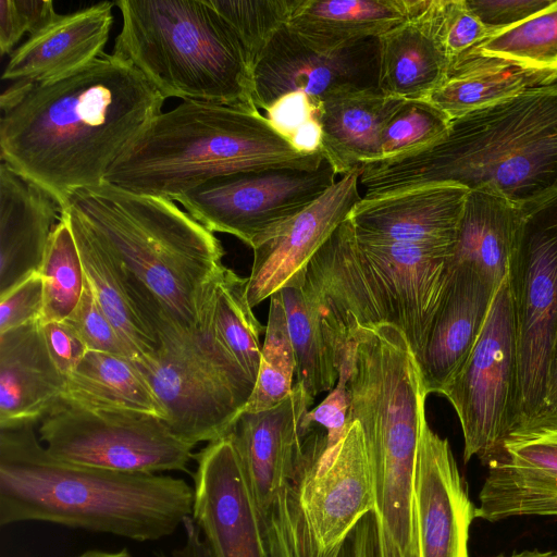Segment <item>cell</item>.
<instances>
[{"instance_id":"obj_1","label":"cell","mask_w":557,"mask_h":557,"mask_svg":"<svg viewBox=\"0 0 557 557\" xmlns=\"http://www.w3.org/2000/svg\"><path fill=\"white\" fill-rule=\"evenodd\" d=\"M164 101L149 79L113 52L51 82H15L0 97L1 162L63 208L77 190L104 183Z\"/></svg>"},{"instance_id":"obj_2","label":"cell","mask_w":557,"mask_h":557,"mask_svg":"<svg viewBox=\"0 0 557 557\" xmlns=\"http://www.w3.org/2000/svg\"><path fill=\"white\" fill-rule=\"evenodd\" d=\"M442 183L522 209L557 194V79L451 120L420 152L361 166L364 199Z\"/></svg>"},{"instance_id":"obj_3","label":"cell","mask_w":557,"mask_h":557,"mask_svg":"<svg viewBox=\"0 0 557 557\" xmlns=\"http://www.w3.org/2000/svg\"><path fill=\"white\" fill-rule=\"evenodd\" d=\"M194 487L51 456L35 425L0 429V525L42 521L136 542L170 536L193 516Z\"/></svg>"},{"instance_id":"obj_4","label":"cell","mask_w":557,"mask_h":557,"mask_svg":"<svg viewBox=\"0 0 557 557\" xmlns=\"http://www.w3.org/2000/svg\"><path fill=\"white\" fill-rule=\"evenodd\" d=\"M454 248L364 240L349 218L342 222L308 263L305 282L337 359L352 331L389 324L419 360L453 271Z\"/></svg>"},{"instance_id":"obj_5","label":"cell","mask_w":557,"mask_h":557,"mask_svg":"<svg viewBox=\"0 0 557 557\" xmlns=\"http://www.w3.org/2000/svg\"><path fill=\"white\" fill-rule=\"evenodd\" d=\"M322 152L296 151L259 109L183 100L156 115L106 174L104 183L177 200L220 176L273 169L314 171Z\"/></svg>"},{"instance_id":"obj_6","label":"cell","mask_w":557,"mask_h":557,"mask_svg":"<svg viewBox=\"0 0 557 557\" xmlns=\"http://www.w3.org/2000/svg\"><path fill=\"white\" fill-rule=\"evenodd\" d=\"M120 259L177 329L203 323L224 249L214 234L168 198L103 183L65 206Z\"/></svg>"},{"instance_id":"obj_7","label":"cell","mask_w":557,"mask_h":557,"mask_svg":"<svg viewBox=\"0 0 557 557\" xmlns=\"http://www.w3.org/2000/svg\"><path fill=\"white\" fill-rule=\"evenodd\" d=\"M113 53L166 98L258 109L237 38L207 0H119Z\"/></svg>"},{"instance_id":"obj_8","label":"cell","mask_w":557,"mask_h":557,"mask_svg":"<svg viewBox=\"0 0 557 557\" xmlns=\"http://www.w3.org/2000/svg\"><path fill=\"white\" fill-rule=\"evenodd\" d=\"M150 324L158 347L134 362L157 395L168 426L194 446L231 433L255 382L215 338L208 308L194 330L177 329L160 312Z\"/></svg>"},{"instance_id":"obj_9","label":"cell","mask_w":557,"mask_h":557,"mask_svg":"<svg viewBox=\"0 0 557 557\" xmlns=\"http://www.w3.org/2000/svg\"><path fill=\"white\" fill-rule=\"evenodd\" d=\"M508 282L518 368L516 428L545 407L557 333V194L523 209Z\"/></svg>"},{"instance_id":"obj_10","label":"cell","mask_w":557,"mask_h":557,"mask_svg":"<svg viewBox=\"0 0 557 557\" xmlns=\"http://www.w3.org/2000/svg\"><path fill=\"white\" fill-rule=\"evenodd\" d=\"M47 451L64 462L124 473L188 471L194 445L159 417L60 403L39 424Z\"/></svg>"},{"instance_id":"obj_11","label":"cell","mask_w":557,"mask_h":557,"mask_svg":"<svg viewBox=\"0 0 557 557\" xmlns=\"http://www.w3.org/2000/svg\"><path fill=\"white\" fill-rule=\"evenodd\" d=\"M518 368L508 276L497 287L483 330L468 359L441 395L459 419L463 460L486 465L516 425Z\"/></svg>"},{"instance_id":"obj_12","label":"cell","mask_w":557,"mask_h":557,"mask_svg":"<svg viewBox=\"0 0 557 557\" xmlns=\"http://www.w3.org/2000/svg\"><path fill=\"white\" fill-rule=\"evenodd\" d=\"M324 160L314 171L273 169L215 177L178 201L212 233H225L253 249L315 202L337 181Z\"/></svg>"},{"instance_id":"obj_13","label":"cell","mask_w":557,"mask_h":557,"mask_svg":"<svg viewBox=\"0 0 557 557\" xmlns=\"http://www.w3.org/2000/svg\"><path fill=\"white\" fill-rule=\"evenodd\" d=\"M347 423L345 435L332 447H325V431L312 425L295 476L307 523L325 553L339 549L375 510V472L364 434L357 421Z\"/></svg>"},{"instance_id":"obj_14","label":"cell","mask_w":557,"mask_h":557,"mask_svg":"<svg viewBox=\"0 0 557 557\" xmlns=\"http://www.w3.org/2000/svg\"><path fill=\"white\" fill-rule=\"evenodd\" d=\"M485 466L475 518L557 516V413L516 426Z\"/></svg>"},{"instance_id":"obj_15","label":"cell","mask_w":557,"mask_h":557,"mask_svg":"<svg viewBox=\"0 0 557 557\" xmlns=\"http://www.w3.org/2000/svg\"><path fill=\"white\" fill-rule=\"evenodd\" d=\"M379 38H371L321 53L305 46L286 25L253 71V103L263 110L293 91L322 102L345 92L379 89Z\"/></svg>"},{"instance_id":"obj_16","label":"cell","mask_w":557,"mask_h":557,"mask_svg":"<svg viewBox=\"0 0 557 557\" xmlns=\"http://www.w3.org/2000/svg\"><path fill=\"white\" fill-rule=\"evenodd\" d=\"M193 519L214 557H264L259 515L231 433L195 455Z\"/></svg>"},{"instance_id":"obj_17","label":"cell","mask_w":557,"mask_h":557,"mask_svg":"<svg viewBox=\"0 0 557 557\" xmlns=\"http://www.w3.org/2000/svg\"><path fill=\"white\" fill-rule=\"evenodd\" d=\"M361 166L341 176L315 202L281 225L253 250L246 294L251 308L306 282L308 263L360 201Z\"/></svg>"},{"instance_id":"obj_18","label":"cell","mask_w":557,"mask_h":557,"mask_svg":"<svg viewBox=\"0 0 557 557\" xmlns=\"http://www.w3.org/2000/svg\"><path fill=\"white\" fill-rule=\"evenodd\" d=\"M312 403L295 383L292 393L276 406L242 412L231 431L259 518L268 515L295 481L312 429L305 424Z\"/></svg>"},{"instance_id":"obj_19","label":"cell","mask_w":557,"mask_h":557,"mask_svg":"<svg viewBox=\"0 0 557 557\" xmlns=\"http://www.w3.org/2000/svg\"><path fill=\"white\" fill-rule=\"evenodd\" d=\"M475 509L448 441L426 421L414 468L418 557H470L469 533Z\"/></svg>"},{"instance_id":"obj_20","label":"cell","mask_w":557,"mask_h":557,"mask_svg":"<svg viewBox=\"0 0 557 557\" xmlns=\"http://www.w3.org/2000/svg\"><path fill=\"white\" fill-rule=\"evenodd\" d=\"M469 189L457 184H431L364 199L349 219L364 240L455 247Z\"/></svg>"},{"instance_id":"obj_21","label":"cell","mask_w":557,"mask_h":557,"mask_svg":"<svg viewBox=\"0 0 557 557\" xmlns=\"http://www.w3.org/2000/svg\"><path fill=\"white\" fill-rule=\"evenodd\" d=\"M496 289L475 270L453 265L418 360L426 395L442 394L468 359Z\"/></svg>"},{"instance_id":"obj_22","label":"cell","mask_w":557,"mask_h":557,"mask_svg":"<svg viewBox=\"0 0 557 557\" xmlns=\"http://www.w3.org/2000/svg\"><path fill=\"white\" fill-rule=\"evenodd\" d=\"M115 2L104 1L58 15L15 49L2 78L45 83L70 75L103 53L113 23Z\"/></svg>"},{"instance_id":"obj_23","label":"cell","mask_w":557,"mask_h":557,"mask_svg":"<svg viewBox=\"0 0 557 557\" xmlns=\"http://www.w3.org/2000/svg\"><path fill=\"white\" fill-rule=\"evenodd\" d=\"M65 386L39 320L0 333V429L41 422L60 405Z\"/></svg>"},{"instance_id":"obj_24","label":"cell","mask_w":557,"mask_h":557,"mask_svg":"<svg viewBox=\"0 0 557 557\" xmlns=\"http://www.w3.org/2000/svg\"><path fill=\"white\" fill-rule=\"evenodd\" d=\"M61 214L49 191L1 162L0 296L38 272Z\"/></svg>"},{"instance_id":"obj_25","label":"cell","mask_w":557,"mask_h":557,"mask_svg":"<svg viewBox=\"0 0 557 557\" xmlns=\"http://www.w3.org/2000/svg\"><path fill=\"white\" fill-rule=\"evenodd\" d=\"M73 233L84 273L100 308L135 355H151L157 336L148 322L150 297L95 232L74 212L62 214Z\"/></svg>"},{"instance_id":"obj_26","label":"cell","mask_w":557,"mask_h":557,"mask_svg":"<svg viewBox=\"0 0 557 557\" xmlns=\"http://www.w3.org/2000/svg\"><path fill=\"white\" fill-rule=\"evenodd\" d=\"M401 102L380 89L345 92L322 101L321 151L337 175L379 160L382 129Z\"/></svg>"},{"instance_id":"obj_27","label":"cell","mask_w":557,"mask_h":557,"mask_svg":"<svg viewBox=\"0 0 557 557\" xmlns=\"http://www.w3.org/2000/svg\"><path fill=\"white\" fill-rule=\"evenodd\" d=\"M407 20V0H299L287 27L308 48L331 53L379 38Z\"/></svg>"},{"instance_id":"obj_28","label":"cell","mask_w":557,"mask_h":557,"mask_svg":"<svg viewBox=\"0 0 557 557\" xmlns=\"http://www.w3.org/2000/svg\"><path fill=\"white\" fill-rule=\"evenodd\" d=\"M557 79V67L462 54L451 61L442 84L425 99L450 120Z\"/></svg>"},{"instance_id":"obj_29","label":"cell","mask_w":557,"mask_h":557,"mask_svg":"<svg viewBox=\"0 0 557 557\" xmlns=\"http://www.w3.org/2000/svg\"><path fill=\"white\" fill-rule=\"evenodd\" d=\"M523 209L485 190H469L454 248L453 265L475 270L497 288L508 276Z\"/></svg>"},{"instance_id":"obj_30","label":"cell","mask_w":557,"mask_h":557,"mask_svg":"<svg viewBox=\"0 0 557 557\" xmlns=\"http://www.w3.org/2000/svg\"><path fill=\"white\" fill-rule=\"evenodd\" d=\"M61 403L92 410L150 414L164 420V410L136 363L101 351L88 350L67 375Z\"/></svg>"},{"instance_id":"obj_31","label":"cell","mask_w":557,"mask_h":557,"mask_svg":"<svg viewBox=\"0 0 557 557\" xmlns=\"http://www.w3.org/2000/svg\"><path fill=\"white\" fill-rule=\"evenodd\" d=\"M379 89L403 100H425L445 79L449 62L413 18L379 37Z\"/></svg>"},{"instance_id":"obj_32","label":"cell","mask_w":557,"mask_h":557,"mask_svg":"<svg viewBox=\"0 0 557 557\" xmlns=\"http://www.w3.org/2000/svg\"><path fill=\"white\" fill-rule=\"evenodd\" d=\"M296 360V383L312 399L332 391L338 379L337 355L327 341L320 307L304 284L281 289Z\"/></svg>"},{"instance_id":"obj_33","label":"cell","mask_w":557,"mask_h":557,"mask_svg":"<svg viewBox=\"0 0 557 557\" xmlns=\"http://www.w3.org/2000/svg\"><path fill=\"white\" fill-rule=\"evenodd\" d=\"M247 277L224 267L216 277L208 305V317L215 338L256 383L263 326L256 319L246 294Z\"/></svg>"},{"instance_id":"obj_34","label":"cell","mask_w":557,"mask_h":557,"mask_svg":"<svg viewBox=\"0 0 557 557\" xmlns=\"http://www.w3.org/2000/svg\"><path fill=\"white\" fill-rule=\"evenodd\" d=\"M38 273L44 296L39 322L64 321L81 300L86 276L73 233L63 216L51 233Z\"/></svg>"},{"instance_id":"obj_35","label":"cell","mask_w":557,"mask_h":557,"mask_svg":"<svg viewBox=\"0 0 557 557\" xmlns=\"http://www.w3.org/2000/svg\"><path fill=\"white\" fill-rule=\"evenodd\" d=\"M294 348L281 290L270 296V310L261 359L252 394L243 412H259L283 401L293 391Z\"/></svg>"},{"instance_id":"obj_36","label":"cell","mask_w":557,"mask_h":557,"mask_svg":"<svg viewBox=\"0 0 557 557\" xmlns=\"http://www.w3.org/2000/svg\"><path fill=\"white\" fill-rule=\"evenodd\" d=\"M233 32L252 73L299 0H207Z\"/></svg>"},{"instance_id":"obj_37","label":"cell","mask_w":557,"mask_h":557,"mask_svg":"<svg viewBox=\"0 0 557 557\" xmlns=\"http://www.w3.org/2000/svg\"><path fill=\"white\" fill-rule=\"evenodd\" d=\"M463 54L557 67V0L531 18L491 35Z\"/></svg>"},{"instance_id":"obj_38","label":"cell","mask_w":557,"mask_h":557,"mask_svg":"<svg viewBox=\"0 0 557 557\" xmlns=\"http://www.w3.org/2000/svg\"><path fill=\"white\" fill-rule=\"evenodd\" d=\"M417 21L450 63L491 36L466 0H407Z\"/></svg>"},{"instance_id":"obj_39","label":"cell","mask_w":557,"mask_h":557,"mask_svg":"<svg viewBox=\"0 0 557 557\" xmlns=\"http://www.w3.org/2000/svg\"><path fill=\"white\" fill-rule=\"evenodd\" d=\"M451 120L425 100H403L385 123L380 140V161L420 152L442 139Z\"/></svg>"},{"instance_id":"obj_40","label":"cell","mask_w":557,"mask_h":557,"mask_svg":"<svg viewBox=\"0 0 557 557\" xmlns=\"http://www.w3.org/2000/svg\"><path fill=\"white\" fill-rule=\"evenodd\" d=\"M322 102L302 91L285 94L263 110L271 126L296 151L313 154L321 151Z\"/></svg>"},{"instance_id":"obj_41","label":"cell","mask_w":557,"mask_h":557,"mask_svg":"<svg viewBox=\"0 0 557 557\" xmlns=\"http://www.w3.org/2000/svg\"><path fill=\"white\" fill-rule=\"evenodd\" d=\"M65 321L75 330L88 350L112 354L134 361V352L100 308L87 280L78 305Z\"/></svg>"},{"instance_id":"obj_42","label":"cell","mask_w":557,"mask_h":557,"mask_svg":"<svg viewBox=\"0 0 557 557\" xmlns=\"http://www.w3.org/2000/svg\"><path fill=\"white\" fill-rule=\"evenodd\" d=\"M354 343L348 341L338 355V379L330 394L305 417V424L321 426L326 434L325 447L336 445L347 431L349 409L348 380L351 371Z\"/></svg>"},{"instance_id":"obj_43","label":"cell","mask_w":557,"mask_h":557,"mask_svg":"<svg viewBox=\"0 0 557 557\" xmlns=\"http://www.w3.org/2000/svg\"><path fill=\"white\" fill-rule=\"evenodd\" d=\"M59 14L50 0L0 1V51L12 53L20 39L49 25Z\"/></svg>"},{"instance_id":"obj_44","label":"cell","mask_w":557,"mask_h":557,"mask_svg":"<svg viewBox=\"0 0 557 557\" xmlns=\"http://www.w3.org/2000/svg\"><path fill=\"white\" fill-rule=\"evenodd\" d=\"M556 0H466L468 8L491 33L509 29L554 4Z\"/></svg>"},{"instance_id":"obj_45","label":"cell","mask_w":557,"mask_h":557,"mask_svg":"<svg viewBox=\"0 0 557 557\" xmlns=\"http://www.w3.org/2000/svg\"><path fill=\"white\" fill-rule=\"evenodd\" d=\"M42 304V281L35 272L0 296V333L39 320Z\"/></svg>"},{"instance_id":"obj_46","label":"cell","mask_w":557,"mask_h":557,"mask_svg":"<svg viewBox=\"0 0 557 557\" xmlns=\"http://www.w3.org/2000/svg\"><path fill=\"white\" fill-rule=\"evenodd\" d=\"M41 332L52 361L67 377L88 351L86 345L65 320L44 323Z\"/></svg>"},{"instance_id":"obj_47","label":"cell","mask_w":557,"mask_h":557,"mask_svg":"<svg viewBox=\"0 0 557 557\" xmlns=\"http://www.w3.org/2000/svg\"><path fill=\"white\" fill-rule=\"evenodd\" d=\"M337 557H376L375 525L372 518L367 517L356 525Z\"/></svg>"},{"instance_id":"obj_48","label":"cell","mask_w":557,"mask_h":557,"mask_svg":"<svg viewBox=\"0 0 557 557\" xmlns=\"http://www.w3.org/2000/svg\"><path fill=\"white\" fill-rule=\"evenodd\" d=\"M185 542L169 553L159 552L156 557H214L209 544L201 537V531L193 517L185 519Z\"/></svg>"},{"instance_id":"obj_49","label":"cell","mask_w":557,"mask_h":557,"mask_svg":"<svg viewBox=\"0 0 557 557\" xmlns=\"http://www.w3.org/2000/svg\"><path fill=\"white\" fill-rule=\"evenodd\" d=\"M543 413H557V333L547 373L545 407Z\"/></svg>"},{"instance_id":"obj_50","label":"cell","mask_w":557,"mask_h":557,"mask_svg":"<svg viewBox=\"0 0 557 557\" xmlns=\"http://www.w3.org/2000/svg\"><path fill=\"white\" fill-rule=\"evenodd\" d=\"M76 557H133V556L126 548H123V549H120L116 552L91 549V550H86Z\"/></svg>"},{"instance_id":"obj_51","label":"cell","mask_w":557,"mask_h":557,"mask_svg":"<svg viewBox=\"0 0 557 557\" xmlns=\"http://www.w3.org/2000/svg\"><path fill=\"white\" fill-rule=\"evenodd\" d=\"M556 555L555 552H542L540 549H527L518 553H512L510 555H497L495 557H554Z\"/></svg>"},{"instance_id":"obj_52","label":"cell","mask_w":557,"mask_h":557,"mask_svg":"<svg viewBox=\"0 0 557 557\" xmlns=\"http://www.w3.org/2000/svg\"><path fill=\"white\" fill-rule=\"evenodd\" d=\"M554 557H557V553H556V555Z\"/></svg>"}]
</instances>
